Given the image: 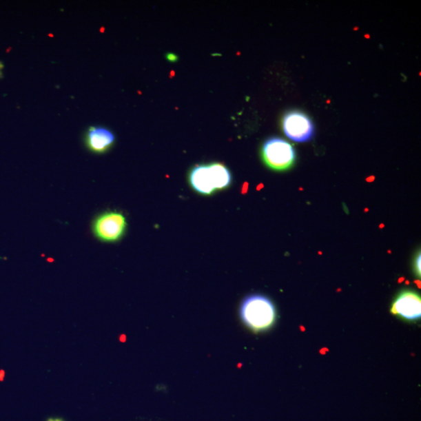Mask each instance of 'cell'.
<instances>
[{
  "label": "cell",
  "instance_id": "obj_1",
  "mask_svg": "<svg viewBox=\"0 0 421 421\" xmlns=\"http://www.w3.org/2000/svg\"><path fill=\"white\" fill-rule=\"evenodd\" d=\"M240 314L243 322L256 333L270 329L276 319L274 305L262 295L247 296L242 302Z\"/></svg>",
  "mask_w": 421,
  "mask_h": 421
},
{
  "label": "cell",
  "instance_id": "obj_2",
  "mask_svg": "<svg viewBox=\"0 0 421 421\" xmlns=\"http://www.w3.org/2000/svg\"><path fill=\"white\" fill-rule=\"evenodd\" d=\"M232 181L229 170L220 163L198 165L189 174V182L197 192L210 195L216 189L227 188Z\"/></svg>",
  "mask_w": 421,
  "mask_h": 421
},
{
  "label": "cell",
  "instance_id": "obj_3",
  "mask_svg": "<svg viewBox=\"0 0 421 421\" xmlns=\"http://www.w3.org/2000/svg\"><path fill=\"white\" fill-rule=\"evenodd\" d=\"M127 228V221L121 212L108 211L99 215L92 223V232L105 243H115L122 239Z\"/></svg>",
  "mask_w": 421,
  "mask_h": 421
},
{
  "label": "cell",
  "instance_id": "obj_4",
  "mask_svg": "<svg viewBox=\"0 0 421 421\" xmlns=\"http://www.w3.org/2000/svg\"><path fill=\"white\" fill-rule=\"evenodd\" d=\"M263 157L268 167L276 171H284L292 167L296 159L294 147L287 141L274 138L265 141Z\"/></svg>",
  "mask_w": 421,
  "mask_h": 421
},
{
  "label": "cell",
  "instance_id": "obj_5",
  "mask_svg": "<svg viewBox=\"0 0 421 421\" xmlns=\"http://www.w3.org/2000/svg\"><path fill=\"white\" fill-rule=\"evenodd\" d=\"M283 128L287 137L296 142L310 141L314 134L311 118L300 111H291L285 115Z\"/></svg>",
  "mask_w": 421,
  "mask_h": 421
},
{
  "label": "cell",
  "instance_id": "obj_6",
  "mask_svg": "<svg viewBox=\"0 0 421 421\" xmlns=\"http://www.w3.org/2000/svg\"><path fill=\"white\" fill-rule=\"evenodd\" d=\"M391 311L396 316L407 321H418L421 317V299L416 292L407 290L402 292L393 302Z\"/></svg>",
  "mask_w": 421,
  "mask_h": 421
},
{
  "label": "cell",
  "instance_id": "obj_7",
  "mask_svg": "<svg viewBox=\"0 0 421 421\" xmlns=\"http://www.w3.org/2000/svg\"><path fill=\"white\" fill-rule=\"evenodd\" d=\"M115 143V136L103 127H90L86 132L85 144L94 154L107 152Z\"/></svg>",
  "mask_w": 421,
  "mask_h": 421
},
{
  "label": "cell",
  "instance_id": "obj_8",
  "mask_svg": "<svg viewBox=\"0 0 421 421\" xmlns=\"http://www.w3.org/2000/svg\"><path fill=\"white\" fill-rule=\"evenodd\" d=\"M415 270H416L417 274L420 276V254H418V256L415 260Z\"/></svg>",
  "mask_w": 421,
  "mask_h": 421
},
{
  "label": "cell",
  "instance_id": "obj_9",
  "mask_svg": "<svg viewBox=\"0 0 421 421\" xmlns=\"http://www.w3.org/2000/svg\"><path fill=\"white\" fill-rule=\"evenodd\" d=\"M46 421H66L62 418H50Z\"/></svg>",
  "mask_w": 421,
  "mask_h": 421
},
{
  "label": "cell",
  "instance_id": "obj_10",
  "mask_svg": "<svg viewBox=\"0 0 421 421\" xmlns=\"http://www.w3.org/2000/svg\"><path fill=\"white\" fill-rule=\"evenodd\" d=\"M167 57L170 59V61H176V57L175 55H173V54H169L167 56Z\"/></svg>",
  "mask_w": 421,
  "mask_h": 421
},
{
  "label": "cell",
  "instance_id": "obj_11",
  "mask_svg": "<svg viewBox=\"0 0 421 421\" xmlns=\"http://www.w3.org/2000/svg\"><path fill=\"white\" fill-rule=\"evenodd\" d=\"M4 376H5L4 371H3V370L0 371V381H3Z\"/></svg>",
  "mask_w": 421,
  "mask_h": 421
}]
</instances>
